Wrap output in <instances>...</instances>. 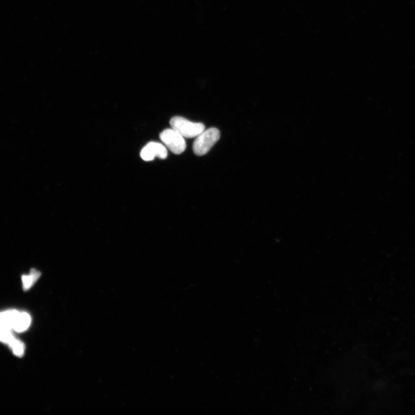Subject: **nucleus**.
I'll return each mask as SVG.
<instances>
[{
    "instance_id": "nucleus-1",
    "label": "nucleus",
    "mask_w": 415,
    "mask_h": 415,
    "mask_svg": "<svg viewBox=\"0 0 415 415\" xmlns=\"http://www.w3.org/2000/svg\"><path fill=\"white\" fill-rule=\"evenodd\" d=\"M220 137V131L217 128H211L205 130L197 136L194 141L193 145L194 153L197 156L207 154Z\"/></svg>"
},
{
    "instance_id": "nucleus-2",
    "label": "nucleus",
    "mask_w": 415,
    "mask_h": 415,
    "mask_svg": "<svg viewBox=\"0 0 415 415\" xmlns=\"http://www.w3.org/2000/svg\"><path fill=\"white\" fill-rule=\"evenodd\" d=\"M170 124L172 129L179 133L185 138L197 137L205 131V126L202 123L193 122L184 117L172 118Z\"/></svg>"
},
{
    "instance_id": "nucleus-3",
    "label": "nucleus",
    "mask_w": 415,
    "mask_h": 415,
    "mask_svg": "<svg viewBox=\"0 0 415 415\" xmlns=\"http://www.w3.org/2000/svg\"><path fill=\"white\" fill-rule=\"evenodd\" d=\"M161 140L174 154H181L187 148L183 136L173 129H165L160 134Z\"/></svg>"
},
{
    "instance_id": "nucleus-4",
    "label": "nucleus",
    "mask_w": 415,
    "mask_h": 415,
    "mask_svg": "<svg viewBox=\"0 0 415 415\" xmlns=\"http://www.w3.org/2000/svg\"><path fill=\"white\" fill-rule=\"evenodd\" d=\"M168 152L165 146L157 142H149L142 148L140 156L145 161H153L155 157L165 159L167 157Z\"/></svg>"
},
{
    "instance_id": "nucleus-5",
    "label": "nucleus",
    "mask_w": 415,
    "mask_h": 415,
    "mask_svg": "<svg viewBox=\"0 0 415 415\" xmlns=\"http://www.w3.org/2000/svg\"><path fill=\"white\" fill-rule=\"evenodd\" d=\"M31 322V317L28 313L18 311L13 321L12 330L19 333L25 332L28 330Z\"/></svg>"
},
{
    "instance_id": "nucleus-6",
    "label": "nucleus",
    "mask_w": 415,
    "mask_h": 415,
    "mask_svg": "<svg viewBox=\"0 0 415 415\" xmlns=\"http://www.w3.org/2000/svg\"><path fill=\"white\" fill-rule=\"evenodd\" d=\"M41 276V272L32 268L29 275H24L22 277L23 290L28 291L39 279Z\"/></svg>"
},
{
    "instance_id": "nucleus-7",
    "label": "nucleus",
    "mask_w": 415,
    "mask_h": 415,
    "mask_svg": "<svg viewBox=\"0 0 415 415\" xmlns=\"http://www.w3.org/2000/svg\"><path fill=\"white\" fill-rule=\"evenodd\" d=\"M18 311L17 310H12L0 313V328L13 331V321H14Z\"/></svg>"
},
{
    "instance_id": "nucleus-8",
    "label": "nucleus",
    "mask_w": 415,
    "mask_h": 415,
    "mask_svg": "<svg viewBox=\"0 0 415 415\" xmlns=\"http://www.w3.org/2000/svg\"><path fill=\"white\" fill-rule=\"evenodd\" d=\"M8 345L15 356L19 358L24 356L25 346L21 340L15 338Z\"/></svg>"
},
{
    "instance_id": "nucleus-9",
    "label": "nucleus",
    "mask_w": 415,
    "mask_h": 415,
    "mask_svg": "<svg viewBox=\"0 0 415 415\" xmlns=\"http://www.w3.org/2000/svg\"><path fill=\"white\" fill-rule=\"evenodd\" d=\"M12 330H5L0 328V341L9 345L15 339Z\"/></svg>"
}]
</instances>
